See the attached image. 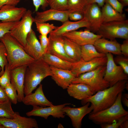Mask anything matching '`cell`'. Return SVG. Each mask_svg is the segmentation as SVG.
<instances>
[{"instance_id":"6da1fadb","label":"cell","mask_w":128,"mask_h":128,"mask_svg":"<svg viewBox=\"0 0 128 128\" xmlns=\"http://www.w3.org/2000/svg\"><path fill=\"white\" fill-rule=\"evenodd\" d=\"M127 80L119 81L113 86L98 91L91 96L81 100L83 105L89 102L93 107L90 113L93 114L107 109L112 105L115 101L119 94L126 89Z\"/></svg>"},{"instance_id":"7a4b0ae2","label":"cell","mask_w":128,"mask_h":128,"mask_svg":"<svg viewBox=\"0 0 128 128\" xmlns=\"http://www.w3.org/2000/svg\"><path fill=\"white\" fill-rule=\"evenodd\" d=\"M0 41L4 44L6 49L8 66L9 70L22 66L27 65L36 60L26 53L23 47L9 33L6 34L0 38Z\"/></svg>"},{"instance_id":"3957f363","label":"cell","mask_w":128,"mask_h":128,"mask_svg":"<svg viewBox=\"0 0 128 128\" xmlns=\"http://www.w3.org/2000/svg\"><path fill=\"white\" fill-rule=\"evenodd\" d=\"M52 75L50 66L42 58L28 65L25 76L24 95H26L32 93L45 78Z\"/></svg>"},{"instance_id":"277c9868","label":"cell","mask_w":128,"mask_h":128,"mask_svg":"<svg viewBox=\"0 0 128 128\" xmlns=\"http://www.w3.org/2000/svg\"><path fill=\"white\" fill-rule=\"evenodd\" d=\"M122 92L120 93L114 104L110 107L94 113H90L88 118L95 123L101 125L111 124L128 114L121 102Z\"/></svg>"},{"instance_id":"5b68a950","label":"cell","mask_w":128,"mask_h":128,"mask_svg":"<svg viewBox=\"0 0 128 128\" xmlns=\"http://www.w3.org/2000/svg\"><path fill=\"white\" fill-rule=\"evenodd\" d=\"M105 69L106 65L100 66L93 70L76 77L72 83L86 84L92 88L95 94L110 87L109 83L104 78Z\"/></svg>"},{"instance_id":"8992f818","label":"cell","mask_w":128,"mask_h":128,"mask_svg":"<svg viewBox=\"0 0 128 128\" xmlns=\"http://www.w3.org/2000/svg\"><path fill=\"white\" fill-rule=\"evenodd\" d=\"M96 33L102 37L110 40L128 39V20L103 23Z\"/></svg>"},{"instance_id":"52a82bcc","label":"cell","mask_w":128,"mask_h":128,"mask_svg":"<svg viewBox=\"0 0 128 128\" xmlns=\"http://www.w3.org/2000/svg\"><path fill=\"white\" fill-rule=\"evenodd\" d=\"M35 22L32 12L27 10L21 19L18 21L11 30V35L24 47L27 36L32 29V24Z\"/></svg>"},{"instance_id":"ba28073f","label":"cell","mask_w":128,"mask_h":128,"mask_svg":"<svg viewBox=\"0 0 128 128\" xmlns=\"http://www.w3.org/2000/svg\"><path fill=\"white\" fill-rule=\"evenodd\" d=\"M106 55L107 60L104 78L109 83L110 87L119 81L127 80L128 75L124 72L121 66L116 64L112 54L108 53Z\"/></svg>"},{"instance_id":"9c48e42d","label":"cell","mask_w":128,"mask_h":128,"mask_svg":"<svg viewBox=\"0 0 128 128\" xmlns=\"http://www.w3.org/2000/svg\"><path fill=\"white\" fill-rule=\"evenodd\" d=\"M100 7L96 3L87 4L83 12L84 18L88 25L86 29L93 33L97 32L103 23Z\"/></svg>"},{"instance_id":"30bf717a","label":"cell","mask_w":128,"mask_h":128,"mask_svg":"<svg viewBox=\"0 0 128 128\" xmlns=\"http://www.w3.org/2000/svg\"><path fill=\"white\" fill-rule=\"evenodd\" d=\"M70 104V103H65L47 107L34 106L32 110L27 112L26 114L28 117L39 116L46 119L50 116L55 118H63L65 117V114L63 111V109L64 106Z\"/></svg>"},{"instance_id":"8fae6325","label":"cell","mask_w":128,"mask_h":128,"mask_svg":"<svg viewBox=\"0 0 128 128\" xmlns=\"http://www.w3.org/2000/svg\"><path fill=\"white\" fill-rule=\"evenodd\" d=\"M90 103L88 102L83 106L78 108H72L65 106L63 109L65 115L70 119L72 125L75 128H80L83 118L86 115L90 114L93 110V106L92 104L89 106Z\"/></svg>"},{"instance_id":"7c38bea8","label":"cell","mask_w":128,"mask_h":128,"mask_svg":"<svg viewBox=\"0 0 128 128\" xmlns=\"http://www.w3.org/2000/svg\"><path fill=\"white\" fill-rule=\"evenodd\" d=\"M0 124L5 128H38L35 119L21 116L17 112L14 117L11 119L0 118Z\"/></svg>"},{"instance_id":"4fadbf2b","label":"cell","mask_w":128,"mask_h":128,"mask_svg":"<svg viewBox=\"0 0 128 128\" xmlns=\"http://www.w3.org/2000/svg\"><path fill=\"white\" fill-rule=\"evenodd\" d=\"M107 60L106 55L87 61L81 59L79 61L74 63L70 70L76 77H77L82 74L93 70L100 66L106 65Z\"/></svg>"},{"instance_id":"5bb4252c","label":"cell","mask_w":128,"mask_h":128,"mask_svg":"<svg viewBox=\"0 0 128 128\" xmlns=\"http://www.w3.org/2000/svg\"><path fill=\"white\" fill-rule=\"evenodd\" d=\"M49 44L46 53L54 55L66 60L75 62L66 54L64 48V37L62 35L50 33Z\"/></svg>"},{"instance_id":"9a60e30c","label":"cell","mask_w":128,"mask_h":128,"mask_svg":"<svg viewBox=\"0 0 128 128\" xmlns=\"http://www.w3.org/2000/svg\"><path fill=\"white\" fill-rule=\"evenodd\" d=\"M62 35L82 46L86 44H93L101 36L96 34L86 29L84 31L76 30L63 34Z\"/></svg>"},{"instance_id":"2e32d148","label":"cell","mask_w":128,"mask_h":128,"mask_svg":"<svg viewBox=\"0 0 128 128\" xmlns=\"http://www.w3.org/2000/svg\"><path fill=\"white\" fill-rule=\"evenodd\" d=\"M69 10L61 11L50 8L41 12H37L34 18L35 23H42L51 20L64 23L68 20Z\"/></svg>"},{"instance_id":"e0dca14e","label":"cell","mask_w":128,"mask_h":128,"mask_svg":"<svg viewBox=\"0 0 128 128\" xmlns=\"http://www.w3.org/2000/svg\"><path fill=\"white\" fill-rule=\"evenodd\" d=\"M27 66H20L10 70V82L17 91L19 102H22L24 97V83Z\"/></svg>"},{"instance_id":"ac0fdd59","label":"cell","mask_w":128,"mask_h":128,"mask_svg":"<svg viewBox=\"0 0 128 128\" xmlns=\"http://www.w3.org/2000/svg\"><path fill=\"white\" fill-rule=\"evenodd\" d=\"M23 47L26 53L35 60L41 58L43 55L40 42L32 29L27 36Z\"/></svg>"},{"instance_id":"d6986e66","label":"cell","mask_w":128,"mask_h":128,"mask_svg":"<svg viewBox=\"0 0 128 128\" xmlns=\"http://www.w3.org/2000/svg\"><path fill=\"white\" fill-rule=\"evenodd\" d=\"M27 10L23 7H18L8 5H4L0 9V21L2 22L18 21Z\"/></svg>"},{"instance_id":"ffe728a7","label":"cell","mask_w":128,"mask_h":128,"mask_svg":"<svg viewBox=\"0 0 128 128\" xmlns=\"http://www.w3.org/2000/svg\"><path fill=\"white\" fill-rule=\"evenodd\" d=\"M22 102L25 105L33 106L46 107L53 105L45 96L43 90L42 85L41 84L34 93L25 95Z\"/></svg>"},{"instance_id":"44dd1931","label":"cell","mask_w":128,"mask_h":128,"mask_svg":"<svg viewBox=\"0 0 128 128\" xmlns=\"http://www.w3.org/2000/svg\"><path fill=\"white\" fill-rule=\"evenodd\" d=\"M52 73V79L63 89H67L76 77L71 70L57 68L50 66Z\"/></svg>"},{"instance_id":"7402d4cb","label":"cell","mask_w":128,"mask_h":128,"mask_svg":"<svg viewBox=\"0 0 128 128\" xmlns=\"http://www.w3.org/2000/svg\"><path fill=\"white\" fill-rule=\"evenodd\" d=\"M93 45L100 53L105 55L110 53L118 55H122L121 44L115 39L109 40L102 37L96 40Z\"/></svg>"},{"instance_id":"603a6c76","label":"cell","mask_w":128,"mask_h":128,"mask_svg":"<svg viewBox=\"0 0 128 128\" xmlns=\"http://www.w3.org/2000/svg\"><path fill=\"white\" fill-rule=\"evenodd\" d=\"M67 89L70 96L79 100L89 98L94 94L93 89L89 86L83 83H72Z\"/></svg>"},{"instance_id":"cb8c5ba5","label":"cell","mask_w":128,"mask_h":128,"mask_svg":"<svg viewBox=\"0 0 128 128\" xmlns=\"http://www.w3.org/2000/svg\"><path fill=\"white\" fill-rule=\"evenodd\" d=\"M88 27L87 23L84 18L81 20L75 22L68 20L63 23L61 26L57 27L50 33L57 35H62L64 33L76 31L81 28L85 27L87 29Z\"/></svg>"},{"instance_id":"d4e9b609","label":"cell","mask_w":128,"mask_h":128,"mask_svg":"<svg viewBox=\"0 0 128 128\" xmlns=\"http://www.w3.org/2000/svg\"><path fill=\"white\" fill-rule=\"evenodd\" d=\"M103 23L124 20L126 19L125 14L120 13L105 3L101 9Z\"/></svg>"},{"instance_id":"484cf974","label":"cell","mask_w":128,"mask_h":128,"mask_svg":"<svg viewBox=\"0 0 128 128\" xmlns=\"http://www.w3.org/2000/svg\"><path fill=\"white\" fill-rule=\"evenodd\" d=\"M41 58L50 66L64 69L70 70L74 63L66 60L48 53L44 54Z\"/></svg>"},{"instance_id":"4316f807","label":"cell","mask_w":128,"mask_h":128,"mask_svg":"<svg viewBox=\"0 0 128 128\" xmlns=\"http://www.w3.org/2000/svg\"><path fill=\"white\" fill-rule=\"evenodd\" d=\"M64 37V46L68 55L75 62L81 59V46L66 37Z\"/></svg>"},{"instance_id":"83f0119b","label":"cell","mask_w":128,"mask_h":128,"mask_svg":"<svg viewBox=\"0 0 128 128\" xmlns=\"http://www.w3.org/2000/svg\"><path fill=\"white\" fill-rule=\"evenodd\" d=\"M106 56V55L99 52L93 44H87L81 46V59L84 61H89Z\"/></svg>"},{"instance_id":"f1b7e54d","label":"cell","mask_w":128,"mask_h":128,"mask_svg":"<svg viewBox=\"0 0 128 128\" xmlns=\"http://www.w3.org/2000/svg\"><path fill=\"white\" fill-rule=\"evenodd\" d=\"M11 103L9 100L0 103V118L11 119L14 117L17 112L13 111L11 107Z\"/></svg>"},{"instance_id":"f546056e","label":"cell","mask_w":128,"mask_h":128,"mask_svg":"<svg viewBox=\"0 0 128 128\" xmlns=\"http://www.w3.org/2000/svg\"><path fill=\"white\" fill-rule=\"evenodd\" d=\"M87 5V0H68V10L71 12L78 11L83 13Z\"/></svg>"},{"instance_id":"4dcf8cb0","label":"cell","mask_w":128,"mask_h":128,"mask_svg":"<svg viewBox=\"0 0 128 128\" xmlns=\"http://www.w3.org/2000/svg\"><path fill=\"white\" fill-rule=\"evenodd\" d=\"M37 31L40 34L47 36L53 30H55L57 27L55 26L53 24H50L45 22L35 23Z\"/></svg>"},{"instance_id":"1f68e13d","label":"cell","mask_w":128,"mask_h":128,"mask_svg":"<svg viewBox=\"0 0 128 128\" xmlns=\"http://www.w3.org/2000/svg\"><path fill=\"white\" fill-rule=\"evenodd\" d=\"M50 8L61 11L68 10V0H46Z\"/></svg>"},{"instance_id":"d6a6232c","label":"cell","mask_w":128,"mask_h":128,"mask_svg":"<svg viewBox=\"0 0 128 128\" xmlns=\"http://www.w3.org/2000/svg\"><path fill=\"white\" fill-rule=\"evenodd\" d=\"M3 89L12 103L14 104H17L18 102L17 91L11 84L8 85Z\"/></svg>"},{"instance_id":"836d02e7","label":"cell","mask_w":128,"mask_h":128,"mask_svg":"<svg viewBox=\"0 0 128 128\" xmlns=\"http://www.w3.org/2000/svg\"><path fill=\"white\" fill-rule=\"evenodd\" d=\"M8 64L7 59V52L5 47L3 43L0 42V67L1 70L0 71V76L4 72L5 66Z\"/></svg>"},{"instance_id":"e575fe53","label":"cell","mask_w":128,"mask_h":128,"mask_svg":"<svg viewBox=\"0 0 128 128\" xmlns=\"http://www.w3.org/2000/svg\"><path fill=\"white\" fill-rule=\"evenodd\" d=\"M18 21L0 22V38L6 34L9 33L11 30Z\"/></svg>"},{"instance_id":"d590c367","label":"cell","mask_w":128,"mask_h":128,"mask_svg":"<svg viewBox=\"0 0 128 128\" xmlns=\"http://www.w3.org/2000/svg\"><path fill=\"white\" fill-rule=\"evenodd\" d=\"M4 70L3 73L0 77V86L3 89L11 83L10 70L8 68V64L5 66Z\"/></svg>"},{"instance_id":"8d00e7d4","label":"cell","mask_w":128,"mask_h":128,"mask_svg":"<svg viewBox=\"0 0 128 128\" xmlns=\"http://www.w3.org/2000/svg\"><path fill=\"white\" fill-rule=\"evenodd\" d=\"M118 55L115 58L114 61L121 66L123 69L124 72L128 74V58L124 56Z\"/></svg>"},{"instance_id":"74e56055","label":"cell","mask_w":128,"mask_h":128,"mask_svg":"<svg viewBox=\"0 0 128 128\" xmlns=\"http://www.w3.org/2000/svg\"><path fill=\"white\" fill-rule=\"evenodd\" d=\"M127 120H128V114L112 123L101 124V127L102 128H118L124 121Z\"/></svg>"},{"instance_id":"f35d334b","label":"cell","mask_w":128,"mask_h":128,"mask_svg":"<svg viewBox=\"0 0 128 128\" xmlns=\"http://www.w3.org/2000/svg\"><path fill=\"white\" fill-rule=\"evenodd\" d=\"M105 3L108 4L114 9L121 13H123L124 7L118 0H105Z\"/></svg>"},{"instance_id":"ab89813d","label":"cell","mask_w":128,"mask_h":128,"mask_svg":"<svg viewBox=\"0 0 128 128\" xmlns=\"http://www.w3.org/2000/svg\"><path fill=\"white\" fill-rule=\"evenodd\" d=\"M40 42L43 55L46 52L49 44V39L47 36L40 35L39 36Z\"/></svg>"},{"instance_id":"60d3db41","label":"cell","mask_w":128,"mask_h":128,"mask_svg":"<svg viewBox=\"0 0 128 128\" xmlns=\"http://www.w3.org/2000/svg\"><path fill=\"white\" fill-rule=\"evenodd\" d=\"M33 5L35 8V11H37L41 6V8L45 10L48 6L46 0H32Z\"/></svg>"},{"instance_id":"b9f144b4","label":"cell","mask_w":128,"mask_h":128,"mask_svg":"<svg viewBox=\"0 0 128 128\" xmlns=\"http://www.w3.org/2000/svg\"><path fill=\"white\" fill-rule=\"evenodd\" d=\"M69 18L72 20L75 21H79L83 18V13L78 11L70 12L69 14Z\"/></svg>"},{"instance_id":"7bdbcfd3","label":"cell","mask_w":128,"mask_h":128,"mask_svg":"<svg viewBox=\"0 0 128 128\" xmlns=\"http://www.w3.org/2000/svg\"><path fill=\"white\" fill-rule=\"evenodd\" d=\"M120 49L122 55L128 57V39H125L121 45Z\"/></svg>"},{"instance_id":"ee69618b","label":"cell","mask_w":128,"mask_h":128,"mask_svg":"<svg viewBox=\"0 0 128 128\" xmlns=\"http://www.w3.org/2000/svg\"><path fill=\"white\" fill-rule=\"evenodd\" d=\"M21 0H0V9L3 6L8 5L16 6Z\"/></svg>"},{"instance_id":"f6af8a7d","label":"cell","mask_w":128,"mask_h":128,"mask_svg":"<svg viewBox=\"0 0 128 128\" xmlns=\"http://www.w3.org/2000/svg\"><path fill=\"white\" fill-rule=\"evenodd\" d=\"M9 100L4 89L0 86V103Z\"/></svg>"},{"instance_id":"bcb514c9","label":"cell","mask_w":128,"mask_h":128,"mask_svg":"<svg viewBox=\"0 0 128 128\" xmlns=\"http://www.w3.org/2000/svg\"><path fill=\"white\" fill-rule=\"evenodd\" d=\"M87 5L96 3L100 7H102L104 5L105 0H87Z\"/></svg>"},{"instance_id":"7dc6e473","label":"cell","mask_w":128,"mask_h":128,"mask_svg":"<svg viewBox=\"0 0 128 128\" xmlns=\"http://www.w3.org/2000/svg\"><path fill=\"white\" fill-rule=\"evenodd\" d=\"M121 101L124 105L126 107H128V94L126 93L124 94V96H122Z\"/></svg>"},{"instance_id":"c3c4849f","label":"cell","mask_w":128,"mask_h":128,"mask_svg":"<svg viewBox=\"0 0 128 128\" xmlns=\"http://www.w3.org/2000/svg\"><path fill=\"white\" fill-rule=\"evenodd\" d=\"M120 128H128V120L124 121L121 124L119 127Z\"/></svg>"},{"instance_id":"681fc988","label":"cell","mask_w":128,"mask_h":128,"mask_svg":"<svg viewBox=\"0 0 128 128\" xmlns=\"http://www.w3.org/2000/svg\"><path fill=\"white\" fill-rule=\"evenodd\" d=\"M124 7L128 5V0H118Z\"/></svg>"},{"instance_id":"f907efd6","label":"cell","mask_w":128,"mask_h":128,"mask_svg":"<svg viewBox=\"0 0 128 128\" xmlns=\"http://www.w3.org/2000/svg\"><path fill=\"white\" fill-rule=\"evenodd\" d=\"M58 128H64V126L63 125L60 123H59L58 126Z\"/></svg>"},{"instance_id":"816d5d0a","label":"cell","mask_w":128,"mask_h":128,"mask_svg":"<svg viewBox=\"0 0 128 128\" xmlns=\"http://www.w3.org/2000/svg\"><path fill=\"white\" fill-rule=\"evenodd\" d=\"M0 128H5L3 125L0 124Z\"/></svg>"},{"instance_id":"f5cc1de1","label":"cell","mask_w":128,"mask_h":128,"mask_svg":"<svg viewBox=\"0 0 128 128\" xmlns=\"http://www.w3.org/2000/svg\"><path fill=\"white\" fill-rule=\"evenodd\" d=\"M1 68L0 67V71H1Z\"/></svg>"}]
</instances>
